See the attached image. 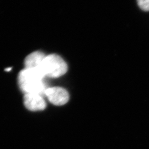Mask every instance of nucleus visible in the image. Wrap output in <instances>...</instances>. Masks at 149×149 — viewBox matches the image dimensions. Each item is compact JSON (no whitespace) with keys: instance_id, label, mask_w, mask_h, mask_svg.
I'll return each mask as SVG.
<instances>
[{"instance_id":"nucleus-2","label":"nucleus","mask_w":149,"mask_h":149,"mask_svg":"<svg viewBox=\"0 0 149 149\" xmlns=\"http://www.w3.org/2000/svg\"><path fill=\"white\" fill-rule=\"evenodd\" d=\"M38 70L45 77L57 78L68 71V65L61 56L56 54L45 55Z\"/></svg>"},{"instance_id":"nucleus-3","label":"nucleus","mask_w":149,"mask_h":149,"mask_svg":"<svg viewBox=\"0 0 149 149\" xmlns=\"http://www.w3.org/2000/svg\"><path fill=\"white\" fill-rule=\"evenodd\" d=\"M49 101L55 106H63L69 100L68 91L60 87H49L44 92Z\"/></svg>"},{"instance_id":"nucleus-5","label":"nucleus","mask_w":149,"mask_h":149,"mask_svg":"<svg viewBox=\"0 0 149 149\" xmlns=\"http://www.w3.org/2000/svg\"><path fill=\"white\" fill-rule=\"evenodd\" d=\"M45 55L40 51H36L28 55L24 60L25 68L34 69L38 70Z\"/></svg>"},{"instance_id":"nucleus-6","label":"nucleus","mask_w":149,"mask_h":149,"mask_svg":"<svg viewBox=\"0 0 149 149\" xmlns=\"http://www.w3.org/2000/svg\"><path fill=\"white\" fill-rule=\"evenodd\" d=\"M139 7L144 11H149V0H136Z\"/></svg>"},{"instance_id":"nucleus-4","label":"nucleus","mask_w":149,"mask_h":149,"mask_svg":"<svg viewBox=\"0 0 149 149\" xmlns=\"http://www.w3.org/2000/svg\"><path fill=\"white\" fill-rule=\"evenodd\" d=\"M23 103L29 111H43L46 108V102L43 95L39 94H24Z\"/></svg>"},{"instance_id":"nucleus-1","label":"nucleus","mask_w":149,"mask_h":149,"mask_svg":"<svg viewBox=\"0 0 149 149\" xmlns=\"http://www.w3.org/2000/svg\"><path fill=\"white\" fill-rule=\"evenodd\" d=\"M45 77L39 70L25 68L18 75L17 82L24 94H39L44 95L48 88Z\"/></svg>"}]
</instances>
